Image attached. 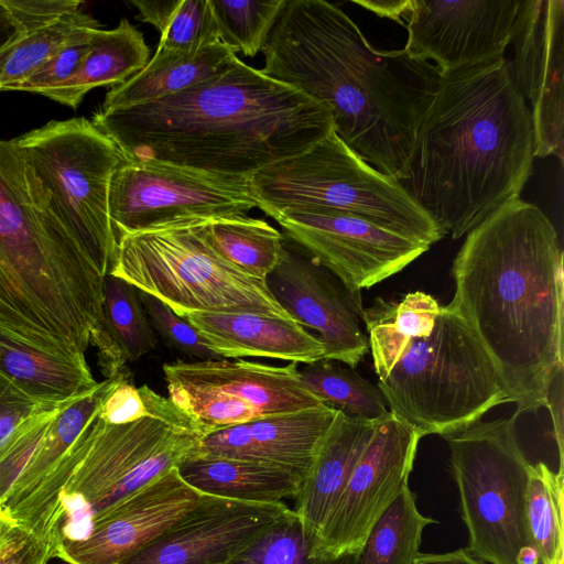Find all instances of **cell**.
<instances>
[{"instance_id": "6da1fadb", "label": "cell", "mask_w": 564, "mask_h": 564, "mask_svg": "<svg viewBox=\"0 0 564 564\" xmlns=\"http://www.w3.org/2000/svg\"><path fill=\"white\" fill-rule=\"evenodd\" d=\"M267 76L322 104L334 131L359 158L405 177L421 118L442 73L403 48L373 47L325 0H285L261 50Z\"/></svg>"}, {"instance_id": "7a4b0ae2", "label": "cell", "mask_w": 564, "mask_h": 564, "mask_svg": "<svg viewBox=\"0 0 564 564\" xmlns=\"http://www.w3.org/2000/svg\"><path fill=\"white\" fill-rule=\"evenodd\" d=\"M448 303L496 365L516 413L545 406L563 367V252L534 204L516 198L488 216L456 254Z\"/></svg>"}, {"instance_id": "3957f363", "label": "cell", "mask_w": 564, "mask_h": 564, "mask_svg": "<svg viewBox=\"0 0 564 564\" xmlns=\"http://www.w3.org/2000/svg\"><path fill=\"white\" fill-rule=\"evenodd\" d=\"M91 122L126 162L248 177L334 130L322 104L237 56L206 82L156 100L99 109Z\"/></svg>"}, {"instance_id": "277c9868", "label": "cell", "mask_w": 564, "mask_h": 564, "mask_svg": "<svg viewBox=\"0 0 564 564\" xmlns=\"http://www.w3.org/2000/svg\"><path fill=\"white\" fill-rule=\"evenodd\" d=\"M534 158L531 113L501 56L442 74L401 184L458 239L520 197Z\"/></svg>"}, {"instance_id": "5b68a950", "label": "cell", "mask_w": 564, "mask_h": 564, "mask_svg": "<svg viewBox=\"0 0 564 564\" xmlns=\"http://www.w3.org/2000/svg\"><path fill=\"white\" fill-rule=\"evenodd\" d=\"M104 276L52 214L15 139L0 140V332L78 362L102 328Z\"/></svg>"}, {"instance_id": "8992f818", "label": "cell", "mask_w": 564, "mask_h": 564, "mask_svg": "<svg viewBox=\"0 0 564 564\" xmlns=\"http://www.w3.org/2000/svg\"><path fill=\"white\" fill-rule=\"evenodd\" d=\"M149 412L122 424L96 416L13 517L59 543L86 538L93 522L182 462L210 431L148 388ZM55 552V550H54Z\"/></svg>"}, {"instance_id": "52a82bcc", "label": "cell", "mask_w": 564, "mask_h": 564, "mask_svg": "<svg viewBox=\"0 0 564 564\" xmlns=\"http://www.w3.org/2000/svg\"><path fill=\"white\" fill-rule=\"evenodd\" d=\"M362 321L378 376L392 413L422 437L466 429L510 402L501 376L466 321L449 304L435 322L404 335L364 308Z\"/></svg>"}, {"instance_id": "ba28073f", "label": "cell", "mask_w": 564, "mask_h": 564, "mask_svg": "<svg viewBox=\"0 0 564 564\" xmlns=\"http://www.w3.org/2000/svg\"><path fill=\"white\" fill-rule=\"evenodd\" d=\"M250 183L258 208L273 219L286 212L344 213L430 247L445 237L400 181L359 158L334 130Z\"/></svg>"}, {"instance_id": "9c48e42d", "label": "cell", "mask_w": 564, "mask_h": 564, "mask_svg": "<svg viewBox=\"0 0 564 564\" xmlns=\"http://www.w3.org/2000/svg\"><path fill=\"white\" fill-rule=\"evenodd\" d=\"M205 223L118 237L116 260L108 274L158 297L181 317L191 313H257L293 319L264 279L234 265L214 248Z\"/></svg>"}, {"instance_id": "30bf717a", "label": "cell", "mask_w": 564, "mask_h": 564, "mask_svg": "<svg viewBox=\"0 0 564 564\" xmlns=\"http://www.w3.org/2000/svg\"><path fill=\"white\" fill-rule=\"evenodd\" d=\"M517 417L479 420L444 437L468 531L466 550L484 563L541 564L525 513L530 463L517 438Z\"/></svg>"}, {"instance_id": "8fae6325", "label": "cell", "mask_w": 564, "mask_h": 564, "mask_svg": "<svg viewBox=\"0 0 564 564\" xmlns=\"http://www.w3.org/2000/svg\"><path fill=\"white\" fill-rule=\"evenodd\" d=\"M15 141L52 214L105 278L118 249L109 186L121 152L86 118L52 120Z\"/></svg>"}, {"instance_id": "7c38bea8", "label": "cell", "mask_w": 564, "mask_h": 564, "mask_svg": "<svg viewBox=\"0 0 564 564\" xmlns=\"http://www.w3.org/2000/svg\"><path fill=\"white\" fill-rule=\"evenodd\" d=\"M258 207L250 177L158 162L123 161L109 186L116 237L245 215Z\"/></svg>"}, {"instance_id": "4fadbf2b", "label": "cell", "mask_w": 564, "mask_h": 564, "mask_svg": "<svg viewBox=\"0 0 564 564\" xmlns=\"http://www.w3.org/2000/svg\"><path fill=\"white\" fill-rule=\"evenodd\" d=\"M163 373L167 398L210 432L323 404L302 384L296 362L177 360Z\"/></svg>"}, {"instance_id": "5bb4252c", "label": "cell", "mask_w": 564, "mask_h": 564, "mask_svg": "<svg viewBox=\"0 0 564 564\" xmlns=\"http://www.w3.org/2000/svg\"><path fill=\"white\" fill-rule=\"evenodd\" d=\"M422 435L391 411L382 417L356 464L311 555L357 554L387 508L409 486Z\"/></svg>"}, {"instance_id": "9a60e30c", "label": "cell", "mask_w": 564, "mask_h": 564, "mask_svg": "<svg viewBox=\"0 0 564 564\" xmlns=\"http://www.w3.org/2000/svg\"><path fill=\"white\" fill-rule=\"evenodd\" d=\"M274 219L288 238L355 293L400 272L430 248L344 213L286 212Z\"/></svg>"}, {"instance_id": "2e32d148", "label": "cell", "mask_w": 564, "mask_h": 564, "mask_svg": "<svg viewBox=\"0 0 564 564\" xmlns=\"http://www.w3.org/2000/svg\"><path fill=\"white\" fill-rule=\"evenodd\" d=\"M279 262L265 283L279 304L301 326L318 333L325 349L324 360L354 368L369 349L360 327V293L350 291L284 234Z\"/></svg>"}, {"instance_id": "e0dca14e", "label": "cell", "mask_w": 564, "mask_h": 564, "mask_svg": "<svg viewBox=\"0 0 564 564\" xmlns=\"http://www.w3.org/2000/svg\"><path fill=\"white\" fill-rule=\"evenodd\" d=\"M509 46L508 68L531 113L534 156L563 163L564 1L521 0Z\"/></svg>"}, {"instance_id": "ac0fdd59", "label": "cell", "mask_w": 564, "mask_h": 564, "mask_svg": "<svg viewBox=\"0 0 564 564\" xmlns=\"http://www.w3.org/2000/svg\"><path fill=\"white\" fill-rule=\"evenodd\" d=\"M521 0H408L410 56L433 61L441 73L505 56Z\"/></svg>"}, {"instance_id": "d6986e66", "label": "cell", "mask_w": 564, "mask_h": 564, "mask_svg": "<svg viewBox=\"0 0 564 564\" xmlns=\"http://www.w3.org/2000/svg\"><path fill=\"white\" fill-rule=\"evenodd\" d=\"M289 510L284 502L200 494L189 510L122 564H226Z\"/></svg>"}, {"instance_id": "ffe728a7", "label": "cell", "mask_w": 564, "mask_h": 564, "mask_svg": "<svg viewBox=\"0 0 564 564\" xmlns=\"http://www.w3.org/2000/svg\"><path fill=\"white\" fill-rule=\"evenodd\" d=\"M199 495L174 467L102 513L85 539L59 543L54 557L68 564H122L189 510Z\"/></svg>"}, {"instance_id": "44dd1931", "label": "cell", "mask_w": 564, "mask_h": 564, "mask_svg": "<svg viewBox=\"0 0 564 564\" xmlns=\"http://www.w3.org/2000/svg\"><path fill=\"white\" fill-rule=\"evenodd\" d=\"M336 414L337 410L323 403L218 429L189 454L262 462L291 469L304 479Z\"/></svg>"}, {"instance_id": "7402d4cb", "label": "cell", "mask_w": 564, "mask_h": 564, "mask_svg": "<svg viewBox=\"0 0 564 564\" xmlns=\"http://www.w3.org/2000/svg\"><path fill=\"white\" fill-rule=\"evenodd\" d=\"M183 318L223 359L260 357L305 365L325 358L318 337L294 319L257 313H191Z\"/></svg>"}, {"instance_id": "603a6c76", "label": "cell", "mask_w": 564, "mask_h": 564, "mask_svg": "<svg viewBox=\"0 0 564 564\" xmlns=\"http://www.w3.org/2000/svg\"><path fill=\"white\" fill-rule=\"evenodd\" d=\"M380 420L357 419L337 411L294 498L293 510L313 539V544Z\"/></svg>"}, {"instance_id": "cb8c5ba5", "label": "cell", "mask_w": 564, "mask_h": 564, "mask_svg": "<svg viewBox=\"0 0 564 564\" xmlns=\"http://www.w3.org/2000/svg\"><path fill=\"white\" fill-rule=\"evenodd\" d=\"M182 480L198 494L254 502L294 499L303 478L295 471L257 460L188 454L176 465Z\"/></svg>"}, {"instance_id": "d4e9b609", "label": "cell", "mask_w": 564, "mask_h": 564, "mask_svg": "<svg viewBox=\"0 0 564 564\" xmlns=\"http://www.w3.org/2000/svg\"><path fill=\"white\" fill-rule=\"evenodd\" d=\"M237 55L218 42L196 51L158 47L137 74L111 88L101 110L156 100L224 73Z\"/></svg>"}, {"instance_id": "484cf974", "label": "cell", "mask_w": 564, "mask_h": 564, "mask_svg": "<svg viewBox=\"0 0 564 564\" xmlns=\"http://www.w3.org/2000/svg\"><path fill=\"white\" fill-rule=\"evenodd\" d=\"M149 56L142 33L123 18L112 30L96 29L76 75L59 88L42 95L76 109L89 90L124 83L147 65Z\"/></svg>"}, {"instance_id": "4316f807", "label": "cell", "mask_w": 564, "mask_h": 564, "mask_svg": "<svg viewBox=\"0 0 564 564\" xmlns=\"http://www.w3.org/2000/svg\"><path fill=\"white\" fill-rule=\"evenodd\" d=\"M0 373L25 395L43 403H65L98 384L87 362L50 355L1 332Z\"/></svg>"}, {"instance_id": "83f0119b", "label": "cell", "mask_w": 564, "mask_h": 564, "mask_svg": "<svg viewBox=\"0 0 564 564\" xmlns=\"http://www.w3.org/2000/svg\"><path fill=\"white\" fill-rule=\"evenodd\" d=\"M128 376L131 375L105 379L88 393L61 408L23 473L0 505V510L6 516L36 491L86 425L99 412L109 392L120 379Z\"/></svg>"}, {"instance_id": "f1b7e54d", "label": "cell", "mask_w": 564, "mask_h": 564, "mask_svg": "<svg viewBox=\"0 0 564 564\" xmlns=\"http://www.w3.org/2000/svg\"><path fill=\"white\" fill-rule=\"evenodd\" d=\"M437 521L422 514L409 486L387 508L358 553V564H414L424 529Z\"/></svg>"}, {"instance_id": "f546056e", "label": "cell", "mask_w": 564, "mask_h": 564, "mask_svg": "<svg viewBox=\"0 0 564 564\" xmlns=\"http://www.w3.org/2000/svg\"><path fill=\"white\" fill-rule=\"evenodd\" d=\"M214 248L230 263L264 279L279 262L283 235L262 219L237 215L205 223Z\"/></svg>"}, {"instance_id": "4dcf8cb0", "label": "cell", "mask_w": 564, "mask_h": 564, "mask_svg": "<svg viewBox=\"0 0 564 564\" xmlns=\"http://www.w3.org/2000/svg\"><path fill=\"white\" fill-rule=\"evenodd\" d=\"M299 378L322 403L348 416L377 421L390 412L378 386L333 360L305 364L299 368Z\"/></svg>"}, {"instance_id": "1f68e13d", "label": "cell", "mask_w": 564, "mask_h": 564, "mask_svg": "<svg viewBox=\"0 0 564 564\" xmlns=\"http://www.w3.org/2000/svg\"><path fill=\"white\" fill-rule=\"evenodd\" d=\"M138 19L160 32L158 47L196 51L219 41L209 0H132Z\"/></svg>"}, {"instance_id": "d6a6232c", "label": "cell", "mask_w": 564, "mask_h": 564, "mask_svg": "<svg viewBox=\"0 0 564 564\" xmlns=\"http://www.w3.org/2000/svg\"><path fill=\"white\" fill-rule=\"evenodd\" d=\"M563 488V474L530 464L525 513L541 564H564Z\"/></svg>"}, {"instance_id": "836d02e7", "label": "cell", "mask_w": 564, "mask_h": 564, "mask_svg": "<svg viewBox=\"0 0 564 564\" xmlns=\"http://www.w3.org/2000/svg\"><path fill=\"white\" fill-rule=\"evenodd\" d=\"M102 329L127 362L138 360L158 346V336L144 312L138 289L111 274H106L102 284Z\"/></svg>"}, {"instance_id": "e575fe53", "label": "cell", "mask_w": 564, "mask_h": 564, "mask_svg": "<svg viewBox=\"0 0 564 564\" xmlns=\"http://www.w3.org/2000/svg\"><path fill=\"white\" fill-rule=\"evenodd\" d=\"M97 24L95 19L78 10L22 35L0 52V91L31 75L65 44L74 31Z\"/></svg>"}, {"instance_id": "d590c367", "label": "cell", "mask_w": 564, "mask_h": 564, "mask_svg": "<svg viewBox=\"0 0 564 564\" xmlns=\"http://www.w3.org/2000/svg\"><path fill=\"white\" fill-rule=\"evenodd\" d=\"M220 43L253 57L263 47L285 0H209Z\"/></svg>"}, {"instance_id": "8d00e7d4", "label": "cell", "mask_w": 564, "mask_h": 564, "mask_svg": "<svg viewBox=\"0 0 564 564\" xmlns=\"http://www.w3.org/2000/svg\"><path fill=\"white\" fill-rule=\"evenodd\" d=\"M313 539L290 509L226 564H305Z\"/></svg>"}, {"instance_id": "74e56055", "label": "cell", "mask_w": 564, "mask_h": 564, "mask_svg": "<svg viewBox=\"0 0 564 564\" xmlns=\"http://www.w3.org/2000/svg\"><path fill=\"white\" fill-rule=\"evenodd\" d=\"M96 29H99V24L77 29L51 58L26 78L6 87L3 90L30 91L42 95L66 84L78 72L91 46V39Z\"/></svg>"}, {"instance_id": "f35d334b", "label": "cell", "mask_w": 564, "mask_h": 564, "mask_svg": "<svg viewBox=\"0 0 564 564\" xmlns=\"http://www.w3.org/2000/svg\"><path fill=\"white\" fill-rule=\"evenodd\" d=\"M139 291V297L156 336L171 348L197 360L223 359L197 330L158 297Z\"/></svg>"}, {"instance_id": "ab89813d", "label": "cell", "mask_w": 564, "mask_h": 564, "mask_svg": "<svg viewBox=\"0 0 564 564\" xmlns=\"http://www.w3.org/2000/svg\"><path fill=\"white\" fill-rule=\"evenodd\" d=\"M65 403L35 414L0 449V505L23 473L53 419Z\"/></svg>"}, {"instance_id": "60d3db41", "label": "cell", "mask_w": 564, "mask_h": 564, "mask_svg": "<svg viewBox=\"0 0 564 564\" xmlns=\"http://www.w3.org/2000/svg\"><path fill=\"white\" fill-rule=\"evenodd\" d=\"M148 386L135 387L132 377L119 380L104 400L98 416L107 423L133 422L149 412Z\"/></svg>"}, {"instance_id": "b9f144b4", "label": "cell", "mask_w": 564, "mask_h": 564, "mask_svg": "<svg viewBox=\"0 0 564 564\" xmlns=\"http://www.w3.org/2000/svg\"><path fill=\"white\" fill-rule=\"evenodd\" d=\"M3 3L24 33L80 10L82 4L77 0H3Z\"/></svg>"}, {"instance_id": "7bdbcfd3", "label": "cell", "mask_w": 564, "mask_h": 564, "mask_svg": "<svg viewBox=\"0 0 564 564\" xmlns=\"http://www.w3.org/2000/svg\"><path fill=\"white\" fill-rule=\"evenodd\" d=\"M52 557L53 552L41 538L17 524L0 546V564H47Z\"/></svg>"}, {"instance_id": "ee69618b", "label": "cell", "mask_w": 564, "mask_h": 564, "mask_svg": "<svg viewBox=\"0 0 564 564\" xmlns=\"http://www.w3.org/2000/svg\"><path fill=\"white\" fill-rule=\"evenodd\" d=\"M545 406L550 410L554 435L558 447L560 469L563 474V367L554 375L547 392Z\"/></svg>"}, {"instance_id": "f6af8a7d", "label": "cell", "mask_w": 564, "mask_h": 564, "mask_svg": "<svg viewBox=\"0 0 564 564\" xmlns=\"http://www.w3.org/2000/svg\"><path fill=\"white\" fill-rule=\"evenodd\" d=\"M414 564H486L474 557L466 549L445 553H420Z\"/></svg>"}, {"instance_id": "bcb514c9", "label": "cell", "mask_w": 564, "mask_h": 564, "mask_svg": "<svg viewBox=\"0 0 564 564\" xmlns=\"http://www.w3.org/2000/svg\"><path fill=\"white\" fill-rule=\"evenodd\" d=\"M24 34V31L4 6L3 0H0V52Z\"/></svg>"}, {"instance_id": "7dc6e473", "label": "cell", "mask_w": 564, "mask_h": 564, "mask_svg": "<svg viewBox=\"0 0 564 564\" xmlns=\"http://www.w3.org/2000/svg\"><path fill=\"white\" fill-rule=\"evenodd\" d=\"M31 401L36 400L25 395L0 373V416L12 409Z\"/></svg>"}, {"instance_id": "c3c4849f", "label": "cell", "mask_w": 564, "mask_h": 564, "mask_svg": "<svg viewBox=\"0 0 564 564\" xmlns=\"http://www.w3.org/2000/svg\"><path fill=\"white\" fill-rule=\"evenodd\" d=\"M355 3L365 7L368 10L373 11L380 17H387L394 19L400 22L406 6L408 0H389V1H354Z\"/></svg>"}, {"instance_id": "681fc988", "label": "cell", "mask_w": 564, "mask_h": 564, "mask_svg": "<svg viewBox=\"0 0 564 564\" xmlns=\"http://www.w3.org/2000/svg\"><path fill=\"white\" fill-rule=\"evenodd\" d=\"M305 564H358V553L346 554L337 557L310 555Z\"/></svg>"}, {"instance_id": "f907efd6", "label": "cell", "mask_w": 564, "mask_h": 564, "mask_svg": "<svg viewBox=\"0 0 564 564\" xmlns=\"http://www.w3.org/2000/svg\"><path fill=\"white\" fill-rule=\"evenodd\" d=\"M13 525L14 522L0 510V546Z\"/></svg>"}]
</instances>
